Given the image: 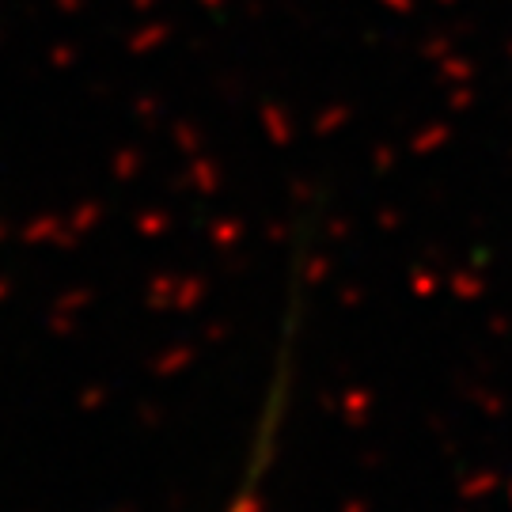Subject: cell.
Wrapping results in <instances>:
<instances>
[{
  "label": "cell",
  "mask_w": 512,
  "mask_h": 512,
  "mask_svg": "<svg viewBox=\"0 0 512 512\" xmlns=\"http://www.w3.org/2000/svg\"><path fill=\"white\" fill-rule=\"evenodd\" d=\"M258 452L251 459V467H247V478H243V486H239V497L232 501V509L228 512H255V497H258V482L266 475V459L274 452V410H270V418L262 421V429H258Z\"/></svg>",
  "instance_id": "1"
}]
</instances>
